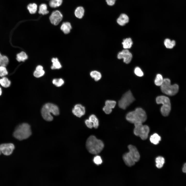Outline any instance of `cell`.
<instances>
[{
  "label": "cell",
  "mask_w": 186,
  "mask_h": 186,
  "mask_svg": "<svg viewBox=\"0 0 186 186\" xmlns=\"http://www.w3.org/2000/svg\"><path fill=\"white\" fill-rule=\"evenodd\" d=\"M164 44L166 48L171 49L175 45L176 42L174 40H171L169 39L166 38L164 41Z\"/></svg>",
  "instance_id": "obj_23"
},
{
  "label": "cell",
  "mask_w": 186,
  "mask_h": 186,
  "mask_svg": "<svg viewBox=\"0 0 186 186\" xmlns=\"http://www.w3.org/2000/svg\"><path fill=\"white\" fill-rule=\"evenodd\" d=\"M163 79L162 75L160 74H157L154 81L155 84L157 86H161L163 82Z\"/></svg>",
  "instance_id": "obj_32"
},
{
  "label": "cell",
  "mask_w": 186,
  "mask_h": 186,
  "mask_svg": "<svg viewBox=\"0 0 186 186\" xmlns=\"http://www.w3.org/2000/svg\"><path fill=\"white\" fill-rule=\"evenodd\" d=\"M14 148V144L11 143H4L0 145V150L2 153L5 155L11 154Z\"/></svg>",
  "instance_id": "obj_10"
},
{
  "label": "cell",
  "mask_w": 186,
  "mask_h": 186,
  "mask_svg": "<svg viewBox=\"0 0 186 186\" xmlns=\"http://www.w3.org/2000/svg\"><path fill=\"white\" fill-rule=\"evenodd\" d=\"M134 124L135 128L134 130V134L139 136L143 140L146 139L148 135L150 129L146 125H143L142 123H138Z\"/></svg>",
  "instance_id": "obj_7"
},
{
  "label": "cell",
  "mask_w": 186,
  "mask_h": 186,
  "mask_svg": "<svg viewBox=\"0 0 186 186\" xmlns=\"http://www.w3.org/2000/svg\"><path fill=\"white\" fill-rule=\"evenodd\" d=\"M72 112L73 114L76 117H81L85 113V108L80 104H77L72 109Z\"/></svg>",
  "instance_id": "obj_13"
},
{
  "label": "cell",
  "mask_w": 186,
  "mask_h": 186,
  "mask_svg": "<svg viewBox=\"0 0 186 186\" xmlns=\"http://www.w3.org/2000/svg\"><path fill=\"white\" fill-rule=\"evenodd\" d=\"M160 86L162 92L169 96H174L178 91V85L176 84L171 85V80L168 78L164 79L162 84Z\"/></svg>",
  "instance_id": "obj_5"
},
{
  "label": "cell",
  "mask_w": 186,
  "mask_h": 186,
  "mask_svg": "<svg viewBox=\"0 0 186 186\" xmlns=\"http://www.w3.org/2000/svg\"><path fill=\"white\" fill-rule=\"evenodd\" d=\"M161 140V137L158 134L155 133L152 135L150 137V142L155 145L158 144Z\"/></svg>",
  "instance_id": "obj_21"
},
{
  "label": "cell",
  "mask_w": 186,
  "mask_h": 186,
  "mask_svg": "<svg viewBox=\"0 0 186 186\" xmlns=\"http://www.w3.org/2000/svg\"><path fill=\"white\" fill-rule=\"evenodd\" d=\"M37 6L35 3H31L29 4L27 6V8L31 14H34L37 11Z\"/></svg>",
  "instance_id": "obj_31"
},
{
  "label": "cell",
  "mask_w": 186,
  "mask_h": 186,
  "mask_svg": "<svg viewBox=\"0 0 186 186\" xmlns=\"http://www.w3.org/2000/svg\"><path fill=\"white\" fill-rule=\"evenodd\" d=\"M0 84L3 87H8L11 84V82L6 77H3L0 79Z\"/></svg>",
  "instance_id": "obj_27"
},
{
  "label": "cell",
  "mask_w": 186,
  "mask_h": 186,
  "mask_svg": "<svg viewBox=\"0 0 186 186\" xmlns=\"http://www.w3.org/2000/svg\"><path fill=\"white\" fill-rule=\"evenodd\" d=\"M93 161L97 165L101 164L102 162L101 157L98 156H96L94 157Z\"/></svg>",
  "instance_id": "obj_37"
},
{
  "label": "cell",
  "mask_w": 186,
  "mask_h": 186,
  "mask_svg": "<svg viewBox=\"0 0 186 186\" xmlns=\"http://www.w3.org/2000/svg\"><path fill=\"white\" fill-rule=\"evenodd\" d=\"M32 134L30 126L26 123H22L18 126L13 133L14 137L19 140L28 138Z\"/></svg>",
  "instance_id": "obj_3"
},
{
  "label": "cell",
  "mask_w": 186,
  "mask_h": 186,
  "mask_svg": "<svg viewBox=\"0 0 186 186\" xmlns=\"http://www.w3.org/2000/svg\"><path fill=\"white\" fill-rule=\"evenodd\" d=\"M134 73L137 76L141 77L143 76V73L141 69L139 67H136L134 70Z\"/></svg>",
  "instance_id": "obj_36"
},
{
  "label": "cell",
  "mask_w": 186,
  "mask_h": 186,
  "mask_svg": "<svg viewBox=\"0 0 186 186\" xmlns=\"http://www.w3.org/2000/svg\"><path fill=\"white\" fill-rule=\"evenodd\" d=\"M49 12L47 10V5L46 4H43L40 5L38 11L39 13L44 15L48 13Z\"/></svg>",
  "instance_id": "obj_29"
},
{
  "label": "cell",
  "mask_w": 186,
  "mask_h": 186,
  "mask_svg": "<svg viewBox=\"0 0 186 186\" xmlns=\"http://www.w3.org/2000/svg\"><path fill=\"white\" fill-rule=\"evenodd\" d=\"M2 153L1 151V150H0V155Z\"/></svg>",
  "instance_id": "obj_43"
},
{
  "label": "cell",
  "mask_w": 186,
  "mask_h": 186,
  "mask_svg": "<svg viewBox=\"0 0 186 186\" xmlns=\"http://www.w3.org/2000/svg\"><path fill=\"white\" fill-rule=\"evenodd\" d=\"M28 58V56L24 52L22 51L17 55L16 59L19 62L24 61Z\"/></svg>",
  "instance_id": "obj_26"
},
{
  "label": "cell",
  "mask_w": 186,
  "mask_h": 186,
  "mask_svg": "<svg viewBox=\"0 0 186 186\" xmlns=\"http://www.w3.org/2000/svg\"><path fill=\"white\" fill-rule=\"evenodd\" d=\"M117 58L119 59H123V62L127 64L130 63L131 60L132 55L128 50L125 49L118 53Z\"/></svg>",
  "instance_id": "obj_9"
},
{
  "label": "cell",
  "mask_w": 186,
  "mask_h": 186,
  "mask_svg": "<svg viewBox=\"0 0 186 186\" xmlns=\"http://www.w3.org/2000/svg\"><path fill=\"white\" fill-rule=\"evenodd\" d=\"M85 123L86 126L89 128H92L93 127L92 123L89 119H86L85 120Z\"/></svg>",
  "instance_id": "obj_39"
},
{
  "label": "cell",
  "mask_w": 186,
  "mask_h": 186,
  "mask_svg": "<svg viewBox=\"0 0 186 186\" xmlns=\"http://www.w3.org/2000/svg\"><path fill=\"white\" fill-rule=\"evenodd\" d=\"M116 0H106V1L107 4L110 6H112L114 5Z\"/></svg>",
  "instance_id": "obj_40"
},
{
  "label": "cell",
  "mask_w": 186,
  "mask_h": 186,
  "mask_svg": "<svg viewBox=\"0 0 186 186\" xmlns=\"http://www.w3.org/2000/svg\"><path fill=\"white\" fill-rule=\"evenodd\" d=\"M165 160L164 158L161 156L157 157L156 159V166L158 168H161L165 163Z\"/></svg>",
  "instance_id": "obj_25"
},
{
  "label": "cell",
  "mask_w": 186,
  "mask_h": 186,
  "mask_svg": "<svg viewBox=\"0 0 186 186\" xmlns=\"http://www.w3.org/2000/svg\"><path fill=\"white\" fill-rule=\"evenodd\" d=\"M63 0H51L49 3L50 6L52 8H56L60 6Z\"/></svg>",
  "instance_id": "obj_28"
},
{
  "label": "cell",
  "mask_w": 186,
  "mask_h": 186,
  "mask_svg": "<svg viewBox=\"0 0 186 186\" xmlns=\"http://www.w3.org/2000/svg\"><path fill=\"white\" fill-rule=\"evenodd\" d=\"M126 118L128 121L132 123H143L146 121L147 116L143 109L141 108H137L134 111L128 113Z\"/></svg>",
  "instance_id": "obj_2"
},
{
  "label": "cell",
  "mask_w": 186,
  "mask_h": 186,
  "mask_svg": "<svg viewBox=\"0 0 186 186\" xmlns=\"http://www.w3.org/2000/svg\"><path fill=\"white\" fill-rule=\"evenodd\" d=\"M182 171L184 173H186V163L184 164L182 169Z\"/></svg>",
  "instance_id": "obj_41"
},
{
  "label": "cell",
  "mask_w": 186,
  "mask_h": 186,
  "mask_svg": "<svg viewBox=\"0 0 186 186\" xmlns=\"http://www.w3.org/2000/svg\"><path fill=\"white\" fill-rule=\"evenodd\" d=\"M156 101L157 104L162 105L160 109L162 115L164 117L168 116L171 109V105L169 98L164 96H160L157 97Z\"/></svg>",
  "instance_id": "obj_6"
},
{
  "label": "cell",
  "mask_w": 186,
  "mask_h": 186,
  "mask_svg": "<svg viewBox=\"0 0 186 186\" xmlns=\"http://www.w3.org/2000/svg\"><path fill=\"white\" fill-rule=\"evenodd\" d=\"M44 73L45 72L43 69V67L41 65H39L36 67L33 74L35 77L38 78L43 76Z\"/></svg>",
  "instance_id": "obj_16"
},
{
  "label": "cell",
  "mask_w": 186,
  "mask_h": 186,
  "mask_svg": "<svg viewBox=\"0 0 186 186\" xmlns=\"http://www.w3.org/2000/svg\"><path fill=\"white\" fill-rule=\"evenodd\" d=\"M8 72L5 66H0V76H4L8 74Z\"/></svg>",
  "instance_id": "obj_35"
},
{
  "label": "cell",
  "mask_w": 186,
  "mask_h": 186,
  "mask_svg": "<svg viewBox=\"0 0 186 186\" xmlns=\"http://www.w3.org/2000/svg\"><path fill=\"white\" fill-rule=\"evenodd\" d=\"M129 18L128 15L125 13L121 14L117 20V22L121 26H123L129 23Z\"/></svg>",
  "instance_id": "obj_14"
},
{
  "label": "cell",
  "mask_w": 186,
  "mask_h": 186,
  "mask_svg": "<svg viewBox=\"0 0 186 186\" xmlns=\"http://www.w3.org/2000/svg\"><path fill=\"white\" fill-rule=\"evenodd\" d=\"M103 110L107 114H110L112 111V109L106 106H104L103 109Z\"/></svg>",
  "instance_id": "obj_38"
},
{
  "label": "cell",
  "mask_w": 186,
  "mask_h": 186,
  "mask_svg": "<svg viewBox=\"0 0 186 186\" xmlns=\"http://www.w3.org/2000/svg\"><path fill=\"white\" fill-rule=\"evenodd\" d=\"M53 83L57 87L61 86L64 83V80L62 79H55L52 80Z\"/></svg>",
  "instance_id": "obj_33"
},
{
  "label": "cell",
  "mask_w": 186,
  "mask_h": 186,
  "mask_svg": "<svg viewBox=\"0 0 186 186\" xmlns=\"http://www.w3.org/2000/svg\"><path fill=\"white\" fill-rule=\"evenodd\" d=\"M123 159L125 164L128 166L131 167L135 164V161L128 152L126 153L123 155Z\"/></svg>",
  "instance_id": "obj_15"
},
{
  "label": "cell",
  "mask_w": 186,
  "mask_h": 186,
  "mask_svg": "<svg viewBox=\"0 0 186 186\" xmlns=\"http://www.w3.org/2000/svg\"><path fill=\"white\" fill-rule=\"evenodd\" d=\"M84 10L82 6L78 7L75 11V16L79 19L82 18L84 16Z\"/></svg>",
  "instance_id": "obj_18"
},
{
  "label": "cell",
  "mask_w": 186,
  "mask_h": 186,
  "mask_svg": "<svg viewBox=\"0 0 186 186\" xmlns=\"http://www.w3.org/2000/svg\"><path fill=\"white\" fill-rule=\"evenodd\" d=\"M41 114L43 119L48 121H51L53 119L51 114L57 115L59 114L58 107L56 105L51 103H47L43 107L41 110Z\"/></svg>",
  "instance_id": "obj_4"
},
{
  "label": "cell",
  "mask_w": 186,
  "mask_h": 186,
  "mask_svg": "<svg viewBox=\"0 0 186 186\" xmlns=\"http://www.w3.org/2000/svg\"><path fill=\"white\" fill-rule=\"evenodd\" d=\"M91 77L94 79L95 81H97L99 80L102 78L101 73L99 71H93L90 73Z\"/></svg>",
  "instance_id": "obj_22"
},
{
  "label": "cell",
  "mask_w": 186,
  "mask_h": 186,
  "mask_svg": "<svg viewBox=\"0 0 186 186\" xmlns=\"http://www.w3.org/2000/svg\"><path fill=\"white\" fill-rule=\"evenodd\" d=\"M135 100L131 91L129 90L122 96L118 102L119 107L125 110Z\"/></svg>",
  "instance_id": "obj_8"
},
{
  "label": "cell",
  "mask_w": 186,
  "mask_h": 186,
  "mask_svg": "<svg viewBox=\"0 0 186 186\" xmlns=\"http://www.w3.org/2000/svg\"><path fill=\"white\" fill-rule=\"evenodd\" d=\"M86 146L90 153L97 154L103 150L104 144L102 141L97 139L95 136L91 135L86 141Z\"/></svg>",
  "instance_id": "obj_1"
},
{
  "label": "cell",
  "mask_w": 186,
  "mask_h": 186,
  "mask_svg": "<svg viewBox=\"0 0 186 186\" xmlns=\"http://www.w3.org/2000/svg\"><path fill=\"white\" fill-rule=\"evenodd\" d=\"M52 64L51 67L52 69H54L60 68L62 66L58 59L57 58H53L51 60Z\"/></svg>",
  "instance_id": "obj_20"
},
{
  "label": "cell",
  "mask_w": 186,
  "mask_h": 186,
  "mask_svg": "<svg viewBox=\"0 0 186 186\" xmlns=\"http://www.w3.org/2000/svg\"><path fill=\"white\" fill-rule=\"evenodd\" d=\"M63 15L58 10L53 11L50 17V20L51 23L54 25H57L62 19Z\"/></svg>",
  "instance_id": "obj_11"
},
{
  "label": "cell",
  "mask_w": 186,
  "mask_h": 186,
  "mask_svg": "<svg viewBox=\"0 0 186 186\" xmlns=\"http://www.w3.org/2000/svg\"><path fill=\"white\" fill-rule=\"evenodd\" d=\"M89 119L92 123L93 127L95 128H97L99 125V121L96 116L92 114L89 116Z\"/></svg>",
  "instance_id": "obj_24"
},
{
  "label": "cell",
  "mask_w": 186,
  "mask_h": 186,
  "mask_svg": "<svg viewBox=\"0 0 186 186\" xmlns=\"http://www.w3.org/2000/svg\"><path fill=\"white\" fill-rule=\"evenodd\" d=\"M9 60L6 56H2L0 53V66L5 67L8 64Z\"/></svg>",
  "instance_id": "obj_30"
},
{
  "label": "cell",
  "mask_w": 186,
  "mask_h": 186,
  "mask_svg": "<svg viewBox=\"0 0 186 186\" xmlns=\"http://www.w3.org/2000/svg\"><path fill=\"white\" fill-rule=\"evenodd\" d=\"M129 150V153L135 162L139 160L140 158V154L136 147L134 146L130 145L128 146Z\"/></svg>",
  "instance_id": "obj_12"
},
{
  "label": "cell",
  "mask_w": 186,
  "mask_h": 186,
  "mask_svg": "<svg viewBox=\"0 0 186 186\" xmlns=\"http://www.w3.org/2000/svg\"><path fill=\"white\" fill-rule=\"evenodd\" d=\"M116 104V102L114 100H107L105 102V105L112 109L115 107Z\"/></svg>",
  "instance_id": "obj_34"
},
{
  "label": "cell",
  "mask_w": 186,
  "mask_h": 186,
  "mask_svg": "<svg viewBox=\"0 0 186 186\" xmlns=\"http://www.w3.org/2000/svg\"><path fill=\"white\" fill-rule=\"evenodd\" d=\"M2 94V89H1V87H0V96Z\"/></svg>",
  "instance_id": "obj_42"
},
{
  "label": "cell",
  "mask_w": 186,
  "mask_h": 186,
  "mask_svg": "<svg viewBox=\"0 0 186 186\" xmlns=\"http://www.w3.org/2000/svg\"><path fill=\"white\" fill-rule=\"evenodd\" d=\"M60 29L64 34H67L70 32L72 26L69 22H64L61 25Z\"/></svg>",
  "instance_id": "obj_17"
},
{
  "label": "cell",
  "mask_w": 186,
  "mask_h": 186,
  "mask_svg": "<svg viewBox=\"0 0 186 186\" xmlns=\"http://www.w3.org/2000/svg\"><path fill=\"white\" fill-rule=\"evenodd\" d=\"M133 42L131 39L130 38H127L124 39L122 43L123 48L125 49H129L131 48Z\"/></svg>",
  "instance_id": "obj_19"
}]
</instances>
